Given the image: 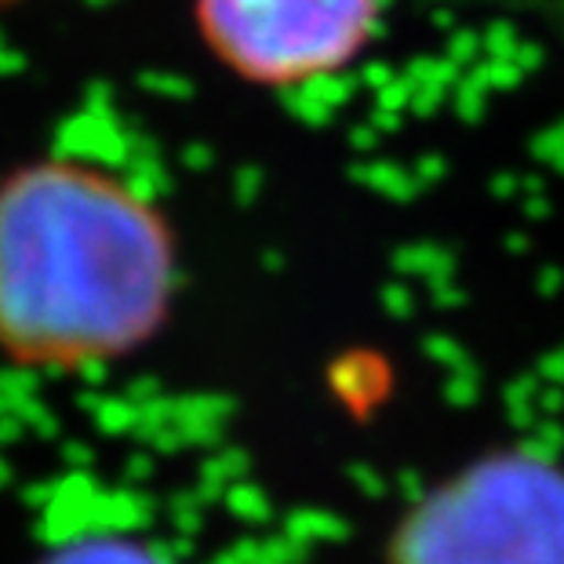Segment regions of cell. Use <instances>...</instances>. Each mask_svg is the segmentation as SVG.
Listing matches in <instances>:
<instances>
[{
	"instance_id": "cell-4",
	"label": "cell",
	"mask_w": 564,
	"mask_h": 564,
	"mask_svg": "<svg viewBox=\"0 0 564 564\" xmlns=\"http://www.w3.org/2000/svg\"><path fill=\"white\" fill-rule=\"evenodd\" d=\"M41 564H164L150 546L121 535H80L58 543Z\"/></svg>"
},
{
	"instance_id": "cell-2",
	"label": "cell",
	"mask_w": 564,
	"mask_h": 564,
	"mask_svg": "<svg viewBox=\"0 0 564 564\" xmlns=\"http://www.w3.org/2000/svg\"><path fill=\"white\" fill-rule=\"evenodd\" d=\"M401 564H564V477L535 459L477 466L415 510Z\"/></svg>"
},
{
	"instance_id": "cell-5",
	"label": "cell",
	"mask_w": 564,
	"mask_h": 564,
	"mask_svg": "<svg viewBox=\"0 0 564 564\" xmlns=\"http://www.w3.org/2000/svg\"><path fill=\"white\" fill-rule=\"evenodd\" d=\"M4 4H15V0H0V8H4Z\"/></svg>"
},
{
	"instance_id": "cell-1",
	"label": "cell",
	"mask_w": 564,
	"mask_h": 564,
	"mask_svg": "<svg viewBox=\"0 0 564 564\" xmlns=\"http://www.w3.org/2000/svg\"><path fill=\"white\" fill-rule=\"evenodd\" d=\"M172 248L135 189L88 161L0 178V357L80 371L131 354L167 306Z\"/></svg>"
},
{
	"instance_id": "cell-3",
	"label": "cell",
	"mask_w": 564,
	"mask_h": 564,
	"mask_svg": "<svg viewBox=\"0 0 564 564\" xmlns=\"http://www.w3.org/2000/svg\"><path fill=\"white\" fill-rule=\"evenodd\" d=\"M382 0H194L208 52L248 84L295 88L339 74L376 37Z\"/></svg>"
}]
</instances>
